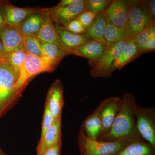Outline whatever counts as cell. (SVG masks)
<instances>
[{
    "label": "cell",
    "instance_id": "6da1fadb",
    "mask_svg": "<svg viewBox=\"0 0 155 155\" xmlns=\"http://www.w3.org/2000/svg\"><path fill=\"white\" fill-rule=\"evenodd\" d=\"M122 105L110 132L99 140L111 141L133 135H140L136 125L135 107L136 98L132 93L124 94Z\"/></svg>",
    "mask_w": 155,
    "mask_h": 155
},
{
    "label": "cell",
    "instance_id": "7a4b0ae2",
    "mask_svg": "<svg viewBox=\"0 0 155 155\" xmlns=\"http://www.w3.org/2000/svg\"><path fill=\"white\" fill-rule=\"evenodd\" d=\"M137 140H144L141 136L133 135L114 141L94 140L87 137L81 126L78 144L81 155H115L127 146Z\"/></svg>",
    "mask_w": 155,
    "mask_h": 155
},
{
    "label": "cell",
    "instance_id": "3957f363",
    "mask_svg": "<svg viewBox=\"0 0 155 155\" xmlns=\"http://www.w3.org/2000/svg\"><path fill=\"white\" fill-rule=\"evenodd\" d=\"M56 69L47 58L27 54L14 85L15 90L19 93L32 78L43 72H53Z\"/></svg>",
    "mask_w": 155,
    "mask_h": 155
},
{
    "label": "cell",
    "instance_id": "277c9868",
    "mask_svg": "<svg viewBox=\"0 0 155 155\" xmlns=\"http://www.w3.org/2000/svg\"><path fill=\"white\" fill-rule=\"evenodd\" d=\"M129 39L107 46L101 58L95 62L88 63L91 67L90 73L92 77L105 78H110L114 72V63L122 52Z\"/></svg>",
    "mask_w": 155,
    "mask_h": 155
},
{
    "label": "cell",
    "instance_id": "5b68a950",
    "mask_svg": "<svg viewBox=\"0 0 155 155\" xmlns=\"http://www.w3.org/2000/svg\"><path fill=\"white\" fill-rule=\"evenodd\" d=\"M18 77L11 65L0 58V116L19 94L14 87Z\"/></svg>",
    "mask_w": 155,
    "mask_h": 155
},
{
    "label": "cell",
    "instance_id": "8992f818",
    "mask_svg": "<svg viewBox=\"0 0 155 155\" xmlns=\"http://www.w3.org/2000/svg\"><path fill=\"white\" fill-rule=\"evenodd\" d=\"M153 21L142 5L140 0H130L127 24L125 28L130 38L135 37Z\"/></svg>",
    "mask_w": 155,
    "mask_h": 155
},
{
    "label": "cell",
    "instance_id": "52a82bcc",
    "mask_svg": "<svg viewBox=\"0 0 155 155\" xmlns=\"http://www.w3.org/2000/svg\"><path fill=\"white\" fill-rule=\"evenodd\" d=\"M136 125L144 140L155 147V108H145L136 104L135 107Z\"/></svg>",
    "mask_w": 155,
    "mask_h": 155
},
{
    "label": "cell",
    "instance_id": "ba28073f",
    "mask_svg": "<svg viewBox=\"0 0 155 155\" xmlns=\"http://www.w3.org/2000/svg\"><path fill=\"white\" fill-rule=\"evenodd\" d=\"M87 0L64 7L55 6L48 9L50 16L55 24L65 27L72 20L77 19L81 13L86 11Z\"/></svg>",
    "mask_w": 155,
    "mask_h": 155
},
{
    "label": "cell",
    "instance_id": "9c48e42d",
    "mask_svg": "<svg viewBox=\"0 0 155 155\" xmlns=\"http://www.w3.org/2000/svg\"><path fill=\"white\" fill-rule=\"evenodd\" d=\"M101 104L102 130L100 139L110 132L122 105V99L118 97H112L104 100Z\"/></svg>",
    "mask_w": 155,
    "mask_h": 155
},
{
    "label": "cell",
    "instance_id": "30bf717a",
    "mask_svg": "<svg viewBox=\"0 0 155 155\" xmlns=\"http://www.w3.org/2000/svg\"><path fill=\"white\" fill-rule=\"evenodd\" d=\"M35 36L41 42L56 45L68 55L70 54V52L61 41L57 33L54 23L50 16L48 9H43L41 27Z\"/></svg>",
    "mask_w": 155,
    "mask_h": 155
},
{
    "label": "cell",
    "instance_id": "8fae6325",
    "mask_svg": "<svg viewBox=\"0 0 155 155\" xmlns=\"http://www.w3.org/2000/svg\"><path fill=\"white\" fill-rule=\"evenodd\" d=\"M130 7V0H114L112 1L103 14L108 23L125 28Z\"/></svg>",
    "mask_w": 155,
    "mask_h": 155
},
{
    "label": "cell",
    "instance_id": "7c38bea8",
    "mask_svg": "<svg viewBox=\"0 0 155 155\" xmlns=\"http://www.w3.org/2000/svg\"><path fill=\"white\" fill-rule=\"evenodd\" d=\"M23 35L18 25L5 24L0 28V38L3 45L2 54H7L23 48Z\"/></svg>",
    "mask_w": 155,
    "mask_h": 155
},
{
    "label": "cell",
    "instance_id": "4fadbf2b",
    "mask_svg": "<svg viewBox=\"0 0 155 155\" xmlns=\"http://www.w3.org/2000/svg\"><path fill=\"white\" fill-rule=\"evenodd\" d=\"M64 88L61 81L57 79L50 87L47 94L45 104L54 119L62 117L64 106Z\"/></svg>",
    "mask_w": 155,
    "mask_h": 155
},
{
    "label": "cell",
    "instance_id": "5bb4252c",
    "mask_svg": "<svg viewBox=\"0 0 155 155\" xmlns=\"http://www.w3.org/2000/svg\"><path fill=\"white\" fill-rule=\"evenodd\" d=\"M35 8H21L6 4L0 10L6 24L18 25L31 14L41 11Z\"/></svg>",
    "mask_w": 155,
    "mask_h": 155
},
{
    "label": "cell",
    "instance_id": "9a60e30c",
    "mask_svg": "<svg viewBox=\"0 0 155 155\" xmlns=\"http://www.w3.org/2000/svg\"><path fill=\"white\" fill-rule=\"evenodd\" d=\"M61 117L54 119L52 125L40 140L36 149V155H41L50 147L62 142Z\"/></svg>",
    "mask_w": 155,
    "mask_h": 155
},
{
    "label": "cell",
    "instance_id": "2e32d148",
    "mask_svg": "<svg viewBox=\"0 0 155 155\" xmlns=\"http://www.w3.org/2000/svg\"><path fill=\"white\" fill-rule=\"evenodd\" d=\"M107 48L106 45L91 40L86 43L78 47L71 54L80 56L88 60V63L95 62L102 56Z\"/></svg>",
    "mask_w": 155,
    "mask_h": 155
},
{
    "label": "cell",
    "instance_id": "e0dca14e",
    "mask_svg": "<svg viewBox=\"0 0 155 155\" xmlns=\"http://www.w3.org/2000/svg\"><path fill=\"white\" fill-rule=\"evenodd\" d=\"M101 104L99 105L91 114L87 117L81 127L85 135L94 140H99L102 130V122L101 116Z\"/></svg>",
    "mask_w": 155,
    "mask_h": 155
},
{
    "label": "cell",
    "instance_id": "ac0fdd59",
    "mask_svg": "<svg viewBox=\"0 0 155 155\" xmlns=\"http://www.w3.org/2000/svg\"><path fill=\"white\" fill-rule=\"evenodd\" d=\"M54 24L57 33L61 41L70 52V54L72 51L78 47L84 44L91 40L84 34H75L67 30L64 26Z\"/></svg>",
    "mask_w": 155,
    "mask_h": 155
},
{
    "label": "cell",
    "instance_id": "d6986e66",
    "mask_svg": "<svg viewBox=\"0 0 155 155\" xmlns=\"http://www.w3.org/2000/svg\"><path fill=\"white\" fill-rule=\"evenodd\" d=\"M133 38L143 54L154 51L155 22H152L148 24Z\"/></svg>",
    "mask_w": 155,
    "mask_h": 155
},
{
    "label": "cell",
    "instance_id": "ffe728a7",
    "mask_svg": "<svg viewBox=\"0 0 155 155\" xmlns=\"http://www.w3.org/2000/svg\"><path fill=\"white\" fill-rule=\"evenodd\" d=\"M143 54L134 39L130 38L127 42L125 48L114 63V71L121 70L134 60Z\"/></svg>",
    "mask_w": 155,
    "mask_h": 155
},
{
    "label": "cell",
    "instance_id": "44dd1931",
    "mask_svg": "<svg viewBox=\"0 0 155 155\" xmlns=\"http://www.w3.org/2000/svg\"><path fill=\"white\" fill-rule=\"evenodd\" d=\"M43 11L34 13L28 16L19 25L18 28L23 35H36L41 27L43 20Z\"/></svg>",
    "mask_w": 155,
    "mask_h": 155
},
{
    "label": "cell",
    "instance_id": "7402d4cb",
    "mask_svg": "<svg viewBox=\"0 0 155 155\" xmlns=\"http://www.w3.org/2000/svg\"><path fill=\"white\" fill-rule=\"evenodd\" d=\"M107 22L104 14L98 15L91 25L86 28L84 34L93 40L105 45L104 33Z\"/></svg>",
    "mask_w": 155,
    "mask_h": 155
},
{
    "label": "cell",
    "instance_id": "603a6c76",
    "mask_svg": "<svg viewBox=\"0 0 155 155\" xmlns=\"http://www.w3.org/2000/svg\"><path fill=\"white\" fill-rule=\"evenodd\" d=\"M115 155H155V147L145 140H137Z\"/></svg>",
    "mask_w": 155,
    "mask_h": 155
},
{
    "label": "cell",
    "instance_id": "cb8c5ba5",
    "mask_svg": "<svg viewBox=\"0 0 155 155\" xmlns=\"http://www.w3.org/2000/svg\"><path fill=\"white\" fill-rule=\"evenodd\" d=\"M129 39L130 38L125 28L118 27L107 22L104 33L106 46Z\"/></svg>",
    "mask_w": 155,
    "mask_h": 155
},
{
    "label": "cell",
    "instance_id": "d4e9b609",
    "mask_svg": "<svg viewBox=\"0 0 155 155\" xmlns=\"http://www.w3.org/2000/svg\"><path fill=\"white\" fill-rule=\"evenodd\" d=\"M44 58H47L53 66L57 68L63 58L68 54L56 45L41 42Z\"/></svg>",
    "mask_w": 155,
    "mask_h": 155
},
{
    "label": "cell",
    "instance_id": "484cf974",
    "mask_svg": "<svg viewBox=\"0 0 155 155\" xmlns=\"http://www.w3.org/2000/svg\"><path fill=\"white\" fill-rule=\"evenodd\" d=\"M27 54L24 48H22L0 56V58L5 59L19 76L20 69L25 61Z\"/></svg>",
    "mask_w": 155,
    "mask_h": 155
},
{
    "label": "cell",
    "instance_id": "4316f807",
    "mask_svg": "<svg viewBox=\"0 0 155 155\" xmlns=\"http://www.w3.org/2000/svg\"><path fill=\"white\" fill-rule=\"evenodd\" d=\"M23 48L27 54L44 58L41 42L34 35H23Z\"/></svg>",
    "mask_w": 155,
    "mask_h": 155
},
{
    "label": "cell",
    "instance_id": "83f0119b",
    "mask_svg": "<svg viewBox=\"0 0 155 155\" xmlns=\"http://www.w3.org/2000/svg\"><path fill=\"white\" fill-rule=\"evenodd\" d=\"M111 2V0H87L86 11H91L97 15L103 14Z\"/></svg>",
    "mask_w": 155,
    "mask_h": 155
},
{
    "label": "cell",
    "instance_id": "f1b7e54d",
    "mask_svg": "<svg viewBox=\"0 0 155 155\" xmlns=\"http://www.w3.org/2000/svg\"><path fill=\"white\" fill-rule=\"evenodd\" d=\"M54 121V119L49 110L48 106L45 104L44 112L42 122L41 135L40 140L42 138L47 130L51 127V125H52Z\"/></svg>",
    "mask_w": 155,
    "mask_h": 155
},
{
    "label": "cell",
    "instance_id": "f546056e",
    "mask_svg": "<svg viewBox=\"0 0 155 155\" xmlns=\"http://www.w3.org/2000/svg\"><path fill=\"white\" fill-rule=\"evenodd\" d=\"M97 16L96 14L91 11H85L81 13L77 19L86 29L91 25Z\"/></svg>",
    "mask_w": 155,
    "mask_h": 155
},
{
    "label": "cell",
    "instance_id": "4dcf8cb0",
    "mask_svg": "<svg viewBox=\"0 0 155 155\" xmlns=\"http://www.w3.org/2000/svg\"><path fill=\"white\" fill-rule=\"evenodd\" d=\"M64 27L67 30L75 34L82 35L86 32V28L77 19L72 20Z\"/></svg>",
    "mask_w": 155,
    "mask_h": 155
},
{
    "label": "cell",
    "instance_id": "1f68e13d",
    "mask_svg": "<svg viewBox=\"0 0 155 155\" xmlns=\"http://www.w3.org/2000/svg\"><path fill=\"white\" fill-rule=\"evenodd\" d=\"M140 2L150 19L155 21V0H140Z\"/></svg>",
    "mask_w": 155,
    "mask_h": 155
},
{
    "label": "cell",
    "instance_id": "d6a6232c",
    "mask_svg": "<svg viewBox=\"0 0 155 155\" xmlns=\"http://www.w3.org/2000/svg\"><path fill=\"white\" fill-rule=\"evenodd\" d=\"M62 142L50 147L45 150L41 155H61Z\"/></svg>",
    "mask_w": 155,
    "mask_h": 155
},
{
    "label": "cell",
    "instance_id": "836d02e7",
    "mask_svg": "<svg viewBox=\"0 0 155 155\" xmlns=\"http://www.w3.org/2000/svg\"><path fill=\"white\" fill-rule=\"evenodd\" d=\"M81 1V0H62L56 6L58 7H65V6L70 5L75 3L79 2Z\"/></svg>",
    "mask_w": 155,
    "mask_h": 155
},
{
    "label": "cell",
    "instance_id": "e575fe53",
    "mask_svg": "<svg viewBox=\"0 0 155 155\" xmlns=\"http://www.w3.org/2000/svg\"><path fill=\"white\" fill-rule=\"evenodd\" d=\"M5 24L6 23L5 22V20H4V18H3L2 14L0 11V28L3 27Z\"/></svg>",
    "mask_w": 155,
    "mask_h": 155
},
{
    "label": "cell",
    "instance_id": "d590c367",
    "mask_svg": "<svg viewBox=\"0 0 155 155\" xmlns=\"http://www.w3.org/2000/svg\"><path fill=\"white\" fill-rule=\"evenodd\" d=\"M3 52V45L2 43V40L0 38V56L2 54Z\"/></svg>",
    "mask_w": 155,
    "mask_h": 155
},
{
    "label": "cell",
    "instance_id": "8d00e7d4",
    "mask_svg": "<svg viewBox=\"0 0 155 155\" xmlns=\"http://www.w3.org/2000/svg\"><path fill=\"white\" fill-rule=\"evenodd\" d=\"M0 155H7L0 148Z\"/></svg>",
    "mask_w": 155,
    "mask_h": 155
}]
</instances>
